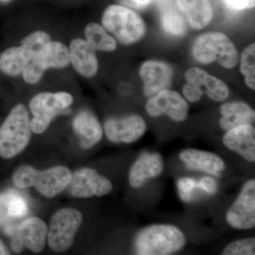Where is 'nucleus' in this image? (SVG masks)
I'll return each mask as SVG.
<instances>
[{
    "label": "nucleus",
    "instance_id": "obj_1",
    "mask_svg": "<svg viewBox=\"0 0 255 255\" xmlns=\"http://www.w3.org/2000/svg\"><path fill=\"white\" fill-rule=\"evenodd\" d=\"M187 237L180 228L170 224H154L140 230L134 243L135 254L169 255L182 251Z\"/></svg>",
    "mask_w": 255,
    "mask_h": 255
},
{
    "label": "nucleus",
    "instance_id": "obj_2",
    "mask_svg": "<svg viewBox=\"0 0 255 255\" xmlns=\"http://www.w3.org/2000/svg\"><path fill=\"white\" fill-rule=\"evenodd\" d=\"M72 175L71 171L63 166H57L43 171L37 170L30 166H23L14 172L13 182L20 189L36 187L40 194L50 199L68 187Z\"/></svg>",
    "mask_w": 255,
    "mask_h": 255
},
{
    "label": "nucleus",
    "instance_id": "obj_3",
    "mask_svg": "<svg viewBox=\"0 0 255 255\" xmlns=\"http://www.w3.org/2000/svg\"><path fill=\"white\" fill-rule=\"evenodd\" d=\"M27 109L23 105L12 109L0 127V156L11 159L22 152L31 137Z\"/></svg>",
    "mask_w": 255,
    "mask_h": 255
},
{
    "label": "nucleus",
    "instance_id": "obj_4",
    "mask_svg": "<svg viewBox=\"0 0 255 255\" xmlns=\"http://www.w3.org/2000/svg\"><path fill=\"white\" fill-rule=\"evenodd\" d=\"M191 52L199 63L216 62L228 69L235 68L239 59L234 43L221 32H209L200 35L194 42Z\"/></svg>",
    "mask_w": 255,
    "mask_h": 255
},
{
    "label": "nucleus",
    "instance_id": "obj_5",
    "mask_svg": "<svg viewBox=\"0 0 255 255\" xmlns=\"http://www.w3.org/2000/svg\"><path fill=\"white\" fill-rule=\"evenodd\" d=\"M104 28L124 45H131L142 39L146 33L142 18L125 6L111 5L102 16Z\"/></svg>",
    "mask_w": 255,
    "mask_h": 255
},
{
    "label": "nucleus",
    "instance_id": "obj_6",
    "mask_svg": "<svg viewBox=\"0 0 255 255\" xmlns=\"http://www.w3.org/2000/svg\"><path fill=\"white\" fill-rule=\"evenodd\" d=\"M50 41L46 32H33L21 40V46L11 47L0 55V70L4 75L16 77L30 62Z\"/></svg>",
    "mask_w": 255,
    "mask_h": 255
},
{
    "label": "nucleus",
    "instance_id": "obj_7",
    "mask_svg": "<svg viewBox=\"0 0 255 255\" xmlns=\"http://www.w3.org/2000/svg\"><path fill=\"white\" fill-rule=\"evenodd\" d=\"M73 96L68 92H41L33 97L29 103L33 119L30 122L32 131L43 133L52 120L73 104Z\"/></svg>",
    "mask_w": 255,
    "mask_h": 255
},
{
    "label": "nucleus",
    "instance_id": "obj_8",
    "mask_svg": "<svg viewBox=\"0 0 255 255\" xmlns=\"http://www.w3.org/2000/svg\"><path fill=\"white\" fill-rule=\"evenodd\" d=\"M82 222L81 213L73 208H65L55 213L50 220L48 232L50 248L58 253L68 251L73 245Z\"/></svg>",
    "mask_w": 255,
    "mask_h": 255
},
{
    "label": "nucleus",
    "instance_id": "obj_9",
    "mask_svg": "<svg viewBox=\"0 0 255 255\" xmlns=\"http://www.w3.org/2000/svg\"><path fill=\"white\" fill-rule=\"evenodd\" d=\"M70 64L68 47L58 41H50L23 70V80L30 85L38 83L48 68H63Z\"/></svg>",
    "mask_w": 255,
    "mask_h": 255
},
{
    "label": "nucleus",
    "instance_id": "obj_10",
    "mask_svg": "<svg viewBox=\"0 0 255 255\" xmlns=\"http://www.w3.org/2000/svg\"><path fill=\"white\" fill-rule=\"evenodd\" d=\"M5 233L11 238V246L16 253L27 248L33 253H41L46 246L48 229L44 221L31 217L14 226H9Z\"/></svg>",
    "mask_w": 255,
    "mask_h": 255
},
{
    "label": "nucleus",
    "instance_id": "obj_11",
    "mask_svg": "<svg viewBox=\"0 0 255 255\" xmlns=\"http://www.w3.org/2000/svg\"><path fill=\"white\" fill-rule=\"evenodd\" d=\"M226 222L234 229L248 231L255 226V180L247 181L226 214Z\"/></svg>",
    "mask_w": 255,
    "mask_h": 255
},
{
    "label": "nucleus",
    "instance_id": "obj_12",
    "mask_svg": "<svg viewBox=\"0 0 255 255\" xmlns=\"http://www.w3.org/2000/svg\"><path fill=\"white\" fill-rule=\"evenodd\" d=\"M145 110L151 117L165 115L173 122L181 123L187 120L189 108L187 101L178 92L166 89L149 98Z\"/></svg>",
    "mask_w": 255,
    "mask_h": 255
},
{
    "label": "nucleus",
    "instance_id": "obj_13",
    "mask_svg": "<svg viewBox=\"0 0 255 255\" xmlns=\"http://www.w3.org/2000/svg\"><path fill=\"white\" fill-rule=\"evenodd\" d=\"M104 129L107 138L114 143L130 144L137 141L146 132L145 119L137 114L112 117L105 122Z\"/></svg>",
    "mask_w": 255,
    "mask_h": 255
},
{
    "label": "nucleus",
    "instance_id": "obj_14",
    "mask_svg": "<svg viewBox=\"0 0 255 255\" xmlns=\"http://www.w3.org/2000/svg\"><path fill=\"white\" fill-rule=\"evenodd\" d=\"M68 186L70 194L76 198L101 197L110 194L113 189L112 183L108 178L90 167L74 172Z\"/></svg>",
    "mask_w": 255,
    "mask_h": 255
},
{
    "label": "nucleus",
    "instance_id": "obj_15",
    "mask_svg": "<svg viewBox=\"0 0 255 255\" xmlns=\"http://www.w3.org/2000/svg\"><path fill=\"white\" fill-rule=\"evenodd\" d=\"M139 74L143 83L144 95L150 98L170 86L173 69L164 62L147 60L140 67Z\"/></svg>",
    "mask_w": 255,
    "mask_h": 255
},
{
    "label": "nucleus",
    "instance_id": "obj_16",
    "mask_svg": "<svg viewBox=\"0 0 255 255\" xmlns=\"http://www.w3.org/2000/svg\"><path fill=\"white\" fill-rule=\"evenodd\" d=\"M164 169V160L160 154L143 152L132 164L129 172V184L133 189H140L150 179L159 177Z\"/></svg>",
    "mask_w": 255,
    "mask_h": 255
},
{
    "label": "nucleus",
    "instance_id": "obj_17",
    "mask_svg": "<svg viewBox=\"0 0 255 255\" xmlns=\"http://www.w3.org/2000/svg\"><path fill=\"white\" fill-rule=\"evenodd\" d=\"M223 145L245 160L255 162V128L253 124H244L226 131L223 136Z\"/></svg>",
    "mask_w": 255,
    "mask_h": 255
},
{
    "label": "nucleus",
    "instance_id": "obj_18",
    "mask_svg": "<svg viewBox=\"0 0 255 255\" xmlns=\"http://www.w3.org/2000/svg\"><path fill=\"white\" fill-rule=\"evenodd\" d=\"M179 157L186 167L194 170L215 176H219L226 170V162L222 157L209 151L195 148L184 149L181 151Z\"/></svg>",
    "mask_w": 255,
    "mask_h": 255
},
{
    "label": "nucleus",
    "instance_id": "obj_19",
    "mask_svg": "<svg viewBox=\"0 0 255 255\" xmlns=\"http://www.w3.org/2000/svg\"><path fill=\"white\" fill-rule=\"evenodd\" d=\"M96 50L85 40L76 38L70 43V62L75 70L85 78H92L98 71Z\"/></svg>",
    "mask_w": 255,
    "mask_h": 255
},
{
    "label": "nucleus",
    "instance_id": "obj_20",
    "mask_svg": "<svg viewBox=\"0 0 255 255\" xmlns=\"http://www.w3.org/2000/svg\"><path fill=\"white\" fill-rule=\"evenodd\" d=\"M185 79L187 82L199 87L204 95L215 102H223L229 97V89L226 83L202 69L196 67L189 69L186 72Z\"/></svg>",
    "mask_w": 255,
    "mask_h": 255
},
{
    "label": "nucleus",
    "instance_id": "obj_21",
    "mask_svg": "<svg viewBox=\"0 0 255 255\" xmlns=\"http://www.w3.org/2000/svg\"><path fill=\"white\" fill-rule=\"evenodd\" d=\"M73 128L80 137L83 149H90L98 144L103 137V130L97 117L90 111H82L73 121Z\"/></svg>",
    "mask_w": 255,
    "mask_h": 255
},
{
    "label": "nucleus",
    "instance_id": "obj_22",
    "mask_svg": "<svg viewBox=\"0 0 255 255\" xmlns=\"http://www.w3.org/2000/svg\"><path fill=\"white\" fill-rule=\"evenodd\" d=\"M177 5L194 29L205 28L214 16V9L210 0H177Z\"/></svg>",
    "mask_w": 255,
    "mask_h": 255
},
{
    "label": "nucleus",
    "instance_id": "obj_23",
    "mask_svg": "<svg viewBox=\"0 0 255 255\" xmlns=\"http://www.w3.org/2000/svg\"><path fill=\"white\" fill-rule=\"evenodd\" d=\"M220 112L222 117L219 126L225 131L244 124H255V110L246 102H227L221 106Z\"/></svg>",
    "mask_w": 255,
    "mask_h": 255
},
{
    "label": "nucleus",
    "instance_id": "obj_24",
    "mask_svg": "<svg viewBox=\"0 0 255 255\" xmlns=\"http://www.w3.org/2000/svg\"><path fill=\"white\" fill-rule=\"evenodd\" d=\"M85 33L86 41L96 50L112 52L117 49V41L99 23H89L85 28Z\"/></svg>",
    "mask_w": 255,
    "mask_h": 255
},
{
    "label": "nucleus",
    "instance_id": "obj_25",
    "mask_svg": "<svg viewBox=\"0 0 255 255\" xmlns=\"http://www.w3.org/2000/svg\"><path fill=\"white\" fill-rule=\"evenodd\" d=\"M255 43L250 45L241 55V72L245 75L247 86L255 90Z\"/></svg>",
    "mask_w": 255,
    "mask_h": 255
},
{
    "label": "nucleus",
    "instance_id": "obj_26",
    "mask_svg": "<svg viewBox=\"0 0 255 255\" xmlns=\"http://www.w3.org/2000/svg\"><path fill=\"white\" fill-rule=\"evenodd\" d=\"M161 25L164 31L173 36H183L187 29L185 21L182 15L172 10L162 14Z\"/></svg>",
    "mask_w": 255,
    "mask_h": 255
},
{
    "label": "nucleus",
    "instance_id": "obj_27",
    "mask_svg": "<svg viewBox=\"0 0 255 255\" xmlns=\"http://www.w3.org/2000/svg\"><path fill=\"white\" fill-rule=\"evenodd\" d=\"M223 255H255V238H243L228 244L223 249Z\"/></svg>",
    "mask_w": 255,
    "mask_h": 255
},
{
    "label": "nucleus",
    "instance_id": "obj_28",
    "mask_svg": "<svg viewBox=\"0 0 255 255\" xmlns=\"http://www.w3.org/2000/svg\"><path fill=\"white\" fill-rule=\"evenodd\" d=\"M5 198L8 216L19 218L27 214V206L22 198L16 195H5Z\"/></svg>",
    "mask_w": 255,
    "mask_h": 255
},
{
    "label": "nucleus",
    "instance_id": "obj_29",
    "mask_svg": "<svg viewBox=\"0 0 255 255\" xmlns=\"http://www.w3.org/2000/svg\"><path fill=\"white\" fill-rule=\"evenodd\" d=\"M183 95L191 103H197L202 99L204 94L196 85L187 82L182 89Z\"/></svg>",
    "mask_w": 255,
    "mask_h": 255
},
{
    "label": "nucleus",
    "instance_id": "obj_30",
    "mask_svg": "<svg viewBox=\"0 0 255 255\" xmlns=\"http://www.w3.org/2000/svg\"><path fill=\"white\" fill-rule=\"evenodd\" d=\"M198 187L201 190L211 194H215L218 190L217 182L213 178L209 177L202 178L198 183Z\"/></svg>",
    "mask_w": 255,
    "mask_h": 255
},
{
    "label": "nucleus",
    "instance_id": "obj_31",
    "mask_svg": "<svg viewBox=\"0 0 255 255\" xmlns=\"http://www.w3.org/2000/svg\"><path fill=\"white\" fill-rule=\"evenodd\" d=\"M228 6L235 9H253L255 7V0H226Z\"/></svg>",
    "mask_w": 255,
    "mask_h": 255
},
{
    "label": "nucleus",
    "instance_id": "obj_32",
    "mask_svg": "<svg viewBox=\"0 0 255 255\" xmlns=\"http://www.w3.org/2000/svg\"><path fill=\"white\" fill-rule=\"evenodd\" d=\"M195 182L192 179L189 178H184L179 181L178 187H179V191L181 194L184 196V199H187L190 195V193L193 191L194 188L195 187Z\"/></svg>",
    "mask_w": 255,
    "mask_h": 255
},
{
    "label": "nucleus",
    "instance_id": "obj_33",
    "mask_svg": "<svg viewBox=\"0 0 255 255\" xmlns=\"http://www.w3.org/2000/svg\"><path fill=\"white\" fill-rule=\"evenodd\" d=\"M132 6L137 8H145L152 2V0H129Z\"/></svg>",
    "mask_w": 255,
    "mask_h": 255
},
{
    "label": "nucleus",
    "instance_id": "obj_34",
    "mask_svg": "<svg viewBox=\"0 0 255 255\" xmlns=\"http://www.w3.org/2000/svg\"><path fill=\"white\" fill-rule=\"evenodd\" d=\"M0 255H9V253L6 251L1 240H0Z\"/></svg>",
    "mask_w": 255,
    "mask_h": 255
}]
</instances>
